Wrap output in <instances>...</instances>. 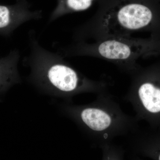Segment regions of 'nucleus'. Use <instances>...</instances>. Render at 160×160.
I'll return each instance as SVG.
<instances>
[{"label":"nucleus","mask_w":160,"mask_h":160,"mask_svg":"<svg viewBox=\"0 0 160 160\" xmlns=\"http://www.w3.org/2000/svg\"><path fill=\"white\" fill-rule=\"evenodd\" d=\"M98 3L94 15L75 29V42L133 37L154 22V11L147 0H100Z\"/></svg>","instance_id":"nucleus-1"},{"label":"nucleus","mask_w":160,"mask_h":160,"mask_svg":"<svg viewBox=\"0 0 160 160\" xmlns=\"http://www.w3.org/2000/svg\"><path fill=\"white\" fill-rule=\"evenodd\" d=\"M29 53L22 63L31 69V78L38 86L67 95L82 92L97 94L108 91L105 80L86 77L66 62L64 56L45 49L40 44L35 31L28 32Z\"/></svg>","instance_id":"nucleus-2"},{"label":"nucleus","mask_w":160,"mask_h":160,"mask_svg":"<svg viewBox=\"0 0 160 160\" xmlns=\"http://www.w3.org/2000/svg\"><path fill=\"white\" fill-rule=\"evenodd\" d=\"M127 137V146L132 154L160 160V126L140 128Z\"/></svg>","instance_id":"nucleus-7"},{"label":"nucleus","mask_w":160,"mask_h":160,"mask_svg":"<svg viewBox=\"0 0 160 160\" xmlns=\"http://www.w3.org/2000/svg\"><path fill=\"white\" fill-rule=\"evenodd\" d=\"M20 58L17 49H12L7 55L0 58V93L21 81L18 71Z\"/></svg>","instance_id":"nucleus-8"},{"label":"nucleus","mask_w":160,"mask_h":160,"mask_svg":"<svg viewBox=\"0 0 160 160\" xmlns=\"http://www.w3.org/2000/svg\"><path fill=\"white\" fill-rule=\"evenodd\" d=\"M69 113L101 147L118 137H128L140 129L138 120L125 113L108 91L98 94L93 102L72 106Z\"/></svg>","instance_id":"nucleus-3"},{"label":"nucleus","mask_w":160,"mask_h":160,"mask_svg":"<svg viewBox=\"0 0 160 160\" xmlns=\"http://www.w3.org/2000/svg\"><path fill=\"white\" fill-rule=\"evenodd\" d=\"M100 148L102 151V160H125V149L113 142L102 145Z\"/></svg>","instance_id":"nucleus-10"},{"label":"nucleus","mask_w":160,"mask_h":160,"mask_svg":"<svg viewBox=\"0 0 160 160\" xmlns=\"http://www.w3.org/2000/svg\"><path fill=\"white\" fill-rule=\"evenodd\" d=\"M100 0H58V6L49 20L51 23L62 16L72 12L85 11Z\"/></svg>","instance_id":"nucleus-9"},{"label":"nucleus","mask_w":160,"mask_h":160,"mask_svg":"<svg viewBox=\"0 0 160 160\" xmlns=\"http://www.w3.org/2000/svg\"><path fill=\"white\" fill-rule=\"evenodd\" d=\"M130 77L123 100L131 104L138 121H145L151 127L160 126V72L140 68Z\"/></svg>","instance_id":"nucleus-5"},{"label":"nucleus","mask_w":160,"mask_h":160,"mask_svg":"<svg viewBox=\"0 0 160 160\" xmlns=\"http://www.w3.org/2000/svg\"><path fill=\"white\" fill-rule=\"evenodd\" d=\"M151 42L135 37L108 38L92 42H75L59 48L64 58L90 57L98 58L115 65L129 76L141 67L140 58L152 49Z\"/></svg>","instance_id":"nucleus-4"},{"label":"nucleus","mask_w":160,"mask_h":160,"mask_svg":"<svg viewBox=\"0 0 160 160\" xmlns=\"http://www.w3.org/2000/svg\"><path fill=\"white\" fill-rule=\"evenodd\" d=\"M130 160H142V159L139 157L138 156L136 155L132 154V156Z\"/></svg>","instance_id":"nucleus-11"},{"label":"nucleus","mask_w":160,"mask_h":160,"mask_svg":"<svg viewBox=\"0 0 160 160\" xmlns=\"http://www.w3.org/2000/svg\"><path fill=\"white\" fill-rule=\"evenodd\" d=\"M42 12H32L26 0H17L12 6L0 4V36L9 37L23 24L42 18Z\"/></svg>","instance_id":"nucleus-6"}]
</instances>
